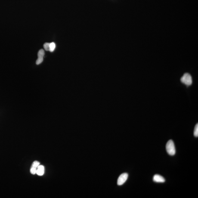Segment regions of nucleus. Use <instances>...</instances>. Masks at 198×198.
<instances>
[{"label": "nucleus", "mask_w": 198, "mask_h": 198, "mask_svg": "<svg viewBox=\"0 0 198 198\" xmlns=\"http://www.w3.org/2000/svg\"><path fill=\"white\" fill-rule=\"evenodd\" d=\"M45 173V167L42 165H40L36 170V174L39 176L43 175Z\"/></svg>", "instance_id": "nucleus-6"}, {"label": "nucleus", "mask_w": 198, "mask_h": 198, "mask_svg": "<svg viewBox=\"0 0 198 198\" xmlns=\"http://www.w3.org/2000/svg\"><path fill=\"white\" fill-rule=\"evenodd\" d=\"M40 162L38 161H35L33 162L31 167L37 168L40 165Z\"/></svg>", "instance_id": "nucleus-9"}, {"label": "nucleus", "mask_w": 198, "mask_h": 198, "mask_svg": "<svg viewBox=\"0 0 198 198\" xmlns=\"http://www.w3.org/2000/svg\"><path fill=\"white\" fill-rule=\"evenodd\" d=\"M45 55V51L43 49L39 50L38 53V58L36 61V64L39 65L42 63L43 60V57Z\"/></svg>", "instance_id": "nucleus-4"}, {"label": "nucleus", "mask_w": 198, "mask_h": 198, "mask_svg": "<svg viewBox=\"0 0 198 198\" xmlns=\"http://www.w3.org/2000/svg\"><path fill=\"white\" fill-rule=\"evenodd\" d=\"M36 170L37 168L31 167L30 169L31 173L33 174V175H35V174H36Z\"/></svg>", "instance_id": "nucleus-11"}, {"label": "nucleus", "mask_w": 198, "mask_h": 198, "mask_svg": "<svg viewBox=\"0 0 198 198\" xmlns=\"http://www.w3.org/2000/svg\"><path fill=\"white\" fill-rule=\"evenodd\" d=\"M166 149L167 152L169 155L174 156L175 155L176 153L175 146L172 140H170L167 143Z\"/></svg>", "instance_id": "nucleus-1"}, {"label": "nucleus", "mask_w": 198, "mask_h": 198, "mask_svg": "<svg viewBox=\"0 0 198 198\" xmlns=\"http://www.w3.org/2000/svg\"><path fill=\"white\" fill-rule=\"evenodd\" d=\"M153 181L156 182L163 183L165 181V179L162 176L159 175H155L153 177Z\"/></svg>", "instance_id": "nucleus-5"}, {"label": "nucleus", "mask_w": 198, "mask_h": 198, "mask_svg": "<svg viewBox=\"0 0 198 198\" xmlns=\"http://www.w3.org/2000/svg\"><path fill=\"white\" fill-rule=\"evenodd\" d=\"M56 48V44L54 42L50 43V52H53Z\"/></svg>", "instance_id": "nucleus-7"}, {"label": "nucleus", "mask_w": 198, "mask_h": 198, "mask_svg": "<svg viewBox=\"0 0 198 198\" xmlns=\"http://www.w3.org/2000/svg\"><path fill=\"white\" fill-rule=\"evenodd\" d=\"M181 81L183 83L189 86L192 83V79L191 75L188 73H184L182 77L181 78Z\"/></svg>", "instance_id": "nucleus-2"}, {"label": "nucleus", "mask_w": 198, "mask_h": 198, "mask_svg": "<svg viewBox=\"0 0 198 198\" xmlns=\"http://www.w3.org/2000/svg\"><path fill=\"white\" fill-rule=\"evenodd\" d=\"M44 48L47 51H49L50 50V43H46L43 45Z\"/></svg>", "instance_id": "nucleus-10"}, {"label": "nucleus", "mask_w": 198, "mask_h": 198, "mask_svg": "<svg viewBox=\"0 0 198 198\" xmlns=\"http://www.w3.org/2000/svg\"><path fill=\"white\" fill-rule=\"evenodd\" d=\"M128 178V174L126 173L121 174L118 179L117 184L118 185H122L127 181Z\"/></svg>", "instance_id": "nucleus-3"}, {"label": "nucleus", "mask_w": 198, "mask_h": 198, "mask_svg": "<svg viewBox=\"0 0 198 198\" xmlns=\"http://www.w3.org/2000/svg\"><path fill=\"white\" fill-rule=\"evenodd\" d=\"M194 135L195 137H198V124L196 125L195 127Z\"/></svg>", "instance_id": "nucleus-8"}]
</instances>
